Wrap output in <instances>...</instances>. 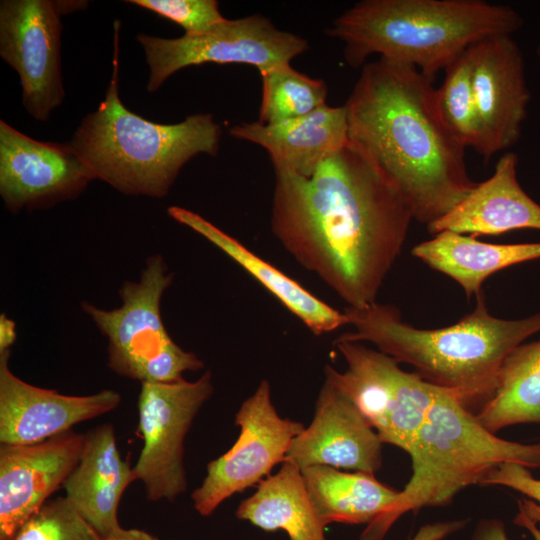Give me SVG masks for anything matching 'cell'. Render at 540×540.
Wrapping results in <instances>:
<instances>
[{"label":"cell","mask_w":540,"mask_h":540,"mask_svg":"<svg viewBox=\"0 0 540 540\" xmlns=\"http://www.w3.org/2000/svg\"><path fill=\"white\" fill-rule=\"evenodd\" d=\"M522 25L512 7L480 0H363L336 18L328 33L344 43L353 67L376 54L434 80L472 45L513 35Z\"/></svg>","instance_id":"obj_4"},{"label":"cell","mask_w":540,"mask_h":540,"mask_svg":"<svg viewBox=\"0 0 540 540\" xmlns=\"http://www.w3.org/2000/svg\"><path fill=\"white\" fill-rule=\"evenodd\" d=\"M135 480L133 467L121 457L113 425L105 423L84 434L78 464L62 487L80 516L106 537L120 527L118 506Z\"/></svg>","instance_id":"obj_19"},{"label":"cell","mask_w":540,"mask_h":540,"mask_svg":"<svg viewBox=\"0 0 540 540\" xmlns=\"http://www.w3.org/2000/svg\"><path fill=\"white\" fill-rule=\"evenodd\" d=\"M301 472L310 499L326 526L368 525L393 504L400 492L367 472H346L325 465L308 466Z\"/></svg>","instance_id":"obj_24"},{"label":"cell","mask_w":540,"mask_h":540,"mask_svg":"<svg viewBox=\"0 0 540 540\" xmlns=\"http://www.w3.org/2000/svg\"><path fill=\"white\" fill-rule=\"evenodd\" d=\"M433 79L382 58L363 65L346 103L349 143L400 193L413 219L438 220L477 185L465 147L437 109Z\"/></svg>","instance_id":"obj_2"},{"label":"cell","mask_w":540,"mask_h":540,"mask_svg":"<svg viewBox=\"0 0 540 540\" xmlns=\"http://www.w3.org/2000/svg\"><path fill=\"white\" fill-rule=\"evenodd\" d=\"M84 434L66 431L44 441L0 447V540H11L77 466Z\"/></svg>","instance_id":"obj_15"},{"label":"cell","mask_w":540,"mask_h":540,"mask_svg":"<svg viewBox=\"0 0 540 540\" xmlns=\"http://www.w3.org/2000/svg\"><path fill=\"white\" fill-rule=\"evenodd\" d=\"M235 423L240 427L237 440L208 463L206 476L191 494L194 508L202 516L211 515L226 499L269 476L285 461L293 439L305 428L303 423L278 414L267 380L243 401Z\"/></svg>","instance_id":"obj_12"},{"label":"cell","mask_w":540,"mask_h":540,"mask_svg":"<svg viewBox=\"0 0 540 540\" xmlns=\"http://www.w3.org/2000/svg\"><path fill=\"white\" fill-rule=\"evenodd\" d=\"M471 540H508L505 525L498 518H484L477 523Z\"/></svg>","instance_id":"obj_32"},{"label":"cell","mask_w":540,"mask_h":540,"mask_svg":"<svg viewBox=\"0 0 540 540\" xmlns=\"http://www.w3.org/2000/svg\"><path fill=\"white\" fill-rule=\"evenodd\" d=\"M408 454L409 481L359 540H382L402 515L449 505L460 491L481 485L503 463L540 468V442L525 444L496 436L452 393L439 387Z\"/></svg>","instance_id":"obj_6"},{"label":"cell","mask_w":540,"mask_h":540,"mask_svg":"<svg viewBox=\"0 0 540 540\" xmlns=\"http://www.w3.org/2000/svg\"><path fill=\"white\" fill-rule=\"evenodd\" d=\"M11 540H103L66 497L48 500Z\"/></svg>","instance_id":"obj_28"},{"label":"cell","mask_w":540,"mask_h":540,"mask_svg":"<svg viewBox=\"0 0 540 540\" xmlns=\"http://www.w3.org/2000/svg\"><path fill=\"white\" fill-rule=\"evenodd\" d=\"M441 86L435 91L436 105L446 127L464 146L476 148L479 123L472 85L469 49L444 70Z\"/></svg>","instance_id":"obj_27"},{"label":"cell","mask_w":540,"mask_h":540,"mask_svg":"<svg viewBox=\"0 0 540 540\" xmlns=\"http://www.w3.org/2000/svg\"><path fill=\"white\" fill-rule=\"evenodd\" d=\"M10 350L0 351V442L26 445L72 430L118 407L120 394L104 389L85 396L64 395L31 385L9 368Z\"/></svg>","instance_id":"obj_17"},{"label":"cell","mask_w":540,"mask_h":540,"mask_svg":"<svg viewBox=\"0 0 540 540\" xmlns=\"http://www.w3.org/2000/svg\"><path fill=\"white\" fill-rule=\"evenodd\" d=\"M487 485L505 486L529 497L531 500L518 501V509L535 523H540V479L535 478L529 468L516 463H503L492 470L480 486Z\"/></svg>","instance_id":"obj_30"},{"label":"cell","mask_w":540,"mask_h":540,"mask_svg":"<svg viewBox=\"0 0 540 540\" xmlns=\"http://www.w3.org/2000/svg\"><path fill=\"white\" fill-rule=\"evenodd\" d=\"M518 156L504 153L494 173L447 214L427 226L438 234L499 235L518 229L540 230V205L523 190L517 179Z\"/></svg>","instance_id":"obj_18"},{"label":"cell","mask_w":540,"mask_h":540,"mask_svg":"<svg viewBox=\"0 0 540 540\" xmlns=\"http://www.w3.org/2000/svg\"><path fill=\"white\" fill-rule=\"evenodd\" d=\"M230 134L266 149L274 169L303 176L310 175L325 158L349 143L345 106L327 104L279 123L236 124Z\"/></svg>","instance_id":"obj_20"},{"label":"cell","mask_w":540,"mask_h":540,"mask_svg":"<svg viewBox=\"0 0 540 540\" xmlns=\"http://www.w3.org/2000/svg\"><path fill=\"white\" fill-rule=\"evenodd\" d=\"M469 54L479 123L475 150L488 162L519 140L531 97L523 55L512 35L483 39Z\"/></svg>","instance_id":"obj_14"},{"label":"cell","mask_w":540,"mask_h":540,"mask_svg":"<svg viewBox=\"0 0 540 540\" xmlns=\"http://www.w3.org/2000/svg\"><path fill=\"white\" fill-rule=\"evenodd\" d=\"M87 1L2 0L0 56L19 75L22 103L34 119L47 121L64 98L61 16Z\"/></svg>","instance_id":"obj_11"},{"label":"cell","mask_w":540,"mask_h":540,"mask_svg":"<svg viewBox=\"0 0 540 540\" xmlns=\"http://www.w3.org/2000/svg\"><path fill=\"white\" fill-rule=\"evenodd\" d=\"M476 299L471 313L439 329L416 328L389 304L347 307L344 313L353 330L335 341L372 343L397 362L414 367L425 381L452 393L477 415L493 398L507 356L540 331V312L501 319L489 312L482 290Z\"/></svg>","instance_id":"obj_3"},{"label":"cell","mask_w":540,"mask_h":540,"mask_svg":"<svg viewBox=\"0 0 540 540\" xmlns=\"http://www.w3.org/2000/svg\"><path fill=\"white\" fill-rule=\"evenodd\" d=\"M274 173L279 243L348 307L377 302L414 220L400 193L350 143L308 176Z\"/></svg>","instance_id":"obj_1"},{"label":"cell","mask_w":540,"mask_h":540,"mask_svg":"<svg viewBox=\"0 0 540 540\" xmlns=\"http://www.w3.org/2000/svg\"><path fill=\"white\" fill-rule=\"evenodd\" d=\"M16 324L5 313L0 315V351L10 350L16 340Z\"/></svg>","instance_id":"obj_33"},{"label":"cell","mask_w":540,"mask_h":540,"mask_svg":"<svg viewBox=\"0 0 540 540\" xmlns=\"http://www.w3.org/2000/svg\"><path fill=\"white\" fill-rule=\"evenodd\" d=\"M157 15L177 23L185 35H199L209 31L224 18L215 0H127Z\"/></svg>","instance_id":"obj_29"},{"label":"cell","mask_w":540,"mask_h":540,"mask_svg":"<svg viewBox=\"0 0 540 540\" xmlns=\"http://www.w3.org/2000/svg\"><path fill=\"white\" fill-rule=\"evenodd\" d=\"M167 213L172 219L194 230L233 259L315 335L349 325V319L344 312L315 297L301 284L199 214L179 206L169 207Z\"/></svg>","instance_id":"obj_21"},{"label":"cell","mask_w":540,"mask_h":540,"mask_svg":"<svg viewBox=\"0 0 540 540\" xmlns=\"http://www.w3.org/2000/svg\"><path fill=\"white\" fill-rule=\"evenodd\" d=\"M174 275L160 254L150 256L138 281L125 282L119 295L122 305L112 310L88 301L82 310L107 338L108 367L116 374L143 382H175L185 371L204 363L169 336L161 318V299Z\"/></svg>","instance_id":"obj_7"},{"label":"cell","mask_w":540,"mask_h":540,"mask_svg":"<svg viewBox=\"0 0 540 540\" xmlns=\"http://www.w3.org/2000/svg\"><path fill=\"white\" fill-rule=\"evenodd\" d=\"M468 519L438 521L423 525L410 540H443L465 528Z\"/></svg>","instance_id":"obj_31"},{"label":"cell","mask_w":540,"mask_h":540,"mask_svg":"<svg viewBox=\"0 0 540 540\" xmlns=\"http://www.w3.org/2000/svg\"><path fill=\"white\" fill-rule=\"evenodd\" d=\"M513 522L528 530L534 540H540V529L538 528L537 523L532 521L521 509H518Z\"/></svg>","instance_id":"obj_35"},{"label":"cell","mask_w":540,"mask_h":540,"mask_svg":"<svg viewBox=\"0 0 540 540\" xmlns=\"http://www.w3.org/2000/svg\"><path fill=\"white\" fill-rule=\"evenodd\" d=\"M213 392L210 371L195 381L141 383L138 428L144 443L133 471L150 501H174L186 491L185 436Z\"/></svg>","instance_id":"obj_10"},{"label":"cell","mask_w":540,"mask_h":540,"mask_svg":"<svg viewBox=\"0 0 540 540\" xmlns=\"http://www.w3.org/2000/svg\"><path fill=\"white\" fill-rule=\"evenodd\" d=\"M476 416L495 434L517 424H540V340L507 356L493 398Z\"/></svg>","instance_id":"obj_25"},{"label":"cell","mask_w":540,"mask_h":540,"mask_svg":"<svg viewBox=\"0 0 540 540\" xmlns=\"http://www.w3.org/2000/svg\"><path fill=\"white\" fill-rule=\"evenodd\" d=\"M334 344L346 369L340 372L326 365L325 378L355 402L383 444L408 453L437 387L416 372L403 370L391 356L361 342Z\"/></svg>","instance_id":"obj_8"},{"label":"cell","mask_w":540,"mask_h":540,"mask_svg":"<svg viewBox=\"0 0 540 540\" xmlns=\"http://www.w3.org/2000/svg\"><path fill=\"white\" fill-rule=\"evenodd\" d=\"M149 66L147 91L153 93L175 72L204 63H241L259 72L290 63L304 53L308 42L279 30L259 14L225 19L209 31L179 38H161L140 33L136 37Z\"/></svg>","instance_id":"obj_9"},{"label":"cell","mask_w":540,"mask_h":540,"mask_svg":"<svg viewBox=\"0 0 540 540\" xmlns=\"http://www.w3.org/2000/svg\"><path fill=\"white\" fill-rule=\"evenodd\" d=\"M103 540H158V538L143 530L124 529L120 526L103 537Z\"/></svg>","instance_id":"obj_34"},{"label":"cell","mask_w":540,"mask_h":540,"mask_svg":"<svg viewBox=\"0 0 540 540\" xmlns=\"http://www.w3.org/2000/svg\"><path fill=\"white\" fill-rule=\"evenodd\" d=\"M537 54H538V56L540 57V45H539L538 48H537Z\"/></svg>","instance_id":"obj_36"},{"label":"cell","mask_w":540,"mask_h":540,"mask_svg":"<svg viewBox=\"0 0 540 540\" xmlns=\"http://www.w3.org/2000/svg\"><path fill=\"white\" fill-rule=\"evenodd\" d=\"M383 442L355 402L324 379L313 419L292 441L285 461L300 469L325 465L375 474L383 463Z\"/></svg>","instance_id":"obj_16"},{"label":"cell","mask_w":540,"mask_h":540,"mask_svg":"<svg viewBox=\"0 0 540 540\" xmlns=\"http://www.w3.org/2000/svg\"><path fill=\"white\" fill-rule=\"evenodd\" d=\"M119 28L116 20L113 69L105 97L82 119L69 143L95 179L126 195L163 198L190 159L200 153L217 155L221 127L212 114L160 124L130 111L119 97Z\"/></svg>","instance_id":"obj_5"},{"label":"cell","mask_w":540,"mask_h":540,"mask_svg":"<svg viewBox=\"0 0 540 540\" xmlns=\"http://www.w3.org/2000/svg\"><path fill=\"white\" fill-rule=\"evenodd\" d=\"M412 255L449 276L467 297L481 291L493 273L509 266L540 258V242L491 244L452 231H442L412 249Z\"/></svg>","instance_id":"obj_22"},{"label":"cell","mask_w":540,"mask_h":540,"mask_svg":"<svg viewBox=\"0 0 540 540\" xmlns=\"http://www.w3.org/2000/svg\"><path fill=\"white\" fill-rule=\"evenodd\" d=\"M235 514L264 531L283 530L290 540H326V525L310 499L301 469L289 461L262 480Z\"/></svg>","instance_id":"obj_23"},{"label":"cell","mask_w":540,"mask_h":540,"mask_svg":"<svg viewBox=\"0 0 540 540\" xmlns=\"http://www.w3.org/2000/svg\"><path fill=\"white\" fill-rule=\"evenodd\" d=\"M92 180L69 142L38 141L0 121V195L11 213L75 199Z\"/></svg>","instance_id":"obj_13"},{"label":"cell","mask_w":540,"mask_h":540,"mask_svg":"<svg viewBox=\"0 0 540 540\" xmlns=\"http://www.w3.org/2000/svg\"><path fill=\"white\" fill-rule=\"evenodd\" d=\"M260 75V123L274 124L299 118L326 104L325 82L298 72L290 63L272 67Z\"/></svg>","instance_id":"obj_26"}]
</instances>
